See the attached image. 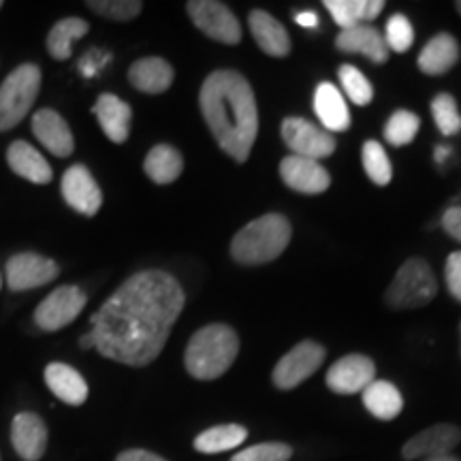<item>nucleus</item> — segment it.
<instances>
[{
  "mask_svg": "<svg viewBox=\"0 0 461 461\" xmlns=\"http://www.w3.org/2000/svg\"><path fill=\"white\" fill-rule=\"evenodd\" d=\"M184 303L186 295L180 282L163 269L131 276L92 314L95 350L131 367L149 366L163 353Z\"/></svg>",
  "mask_w": 461,
  "mask_h": 461,
  "instance_id": "1",
  "label": "nucleus"
},
{
  "mask_svg": "<svg viewBox=\"0 0 461 461\" xmlns=\"http://www.w3.org/2000/svg\"><path fill=\"white\" fill-rule=\"evenodd\" d=\"M205 124L224 154L235 163H246L258 132L257 99L250 84L238 71H214L199 92Z\"/></svg>",
  "mask_w": 461,
  "mask_h": 461,
  "instance_id": "2",
  "label": "nucleus"
},
{
  "mask_svg": "<svg viewBox=\"0 0 461 461\" xmlns=\"http://www.w3.org/2000/svg\"><path fill=\"white\" fill-rule=\"evenodd\" d=\"M240 353V338L235 330L222 322H212L190 338L184 363L193 378L214 380L233 366Z\"/></svg>",
  "mask_w": 461,
  "mask_h": 461,
  "instance_id": "3",
  "label": "nucleus"
},
{
  "mask_svg": "<svg viewBox=\"0 0 461 461\" xmlns=\"http://www.w3.org/2000/svg\"><path fill=\"white\" fill-rule=\"evenodd\" d=\"M293 229L282 214H265L235 233L230 257L240 265H265L278 258L291 241Z\"/></svg>",
  "mask_w": 461,
  "mask_h": 461,
  "instance_id": "4",
  "label": "nucleus"
},
{
  "mask_svg": "<svg viewBox=\"0 0 461 461\" xmlns=\"http://www.w3.org/2000/svg\"><path fill=\"white\" fill-rule=\"evenodd\" d=\"M41 90V68L20 65L0 84V132L15 129L31 112Z\"/></svg>",
  "mask_w": 461,
  "mask_h": 461,
  "instance_id": "5",
  "label": "nucleus"
},
{
  "mask_svg": "<svg viewBox=\"0 0 461 461\" xmlns=\"http://www.w3.org/2000/svg\"><path fill=\"white\" fill-rule=\"evenodd\" d=\"M438 295V282L431 272L429 263L425 258H408L406 263L397 269L393 282H391L384 302L395 310H412L423 308L431 303Z\"/></svg>",
  "mask_w": 461,
  "mask_h": 461,
  "instance_id": "6",
  "label": "nucleus"
},
{
  "mask_svg": "<svg viewBox=\"0 0 461 461\" xmlns=\"http://www.w3.org/2000/svg\"><path fill=\"white\" fill-rule=\"evenodd\" d=\"M282 140L291 148L293 157H302L310 160L330 158L336 152V140L331 132H327L322 126L310 122L305 118H285L282 122Z\"/></svg>",
  "mask_w": 461,
  "mask_h": 461,
  "instance_id": "7",
  "label": "nucleus"
},
{
  "mask_svg": "<svg viewBox=\"0 0 461 461\" xmlns=\"http://www.w3.org/2000/svg\"><path fill=\"white\" fill-rule=\"evenodd\" d=\"M188 17L205 37L218 43L238 45L241 41L240 20L233 15L227 5L216 0H190L186 5Z\"/></svg>",
  "mask_w": 461,
  "mask_h": 461,
  "instance_id": "8",
  "label": "nucleus"
},
{
  "mask_svg": "<svg viewBox=\"0 0 461 461\" xmlns=\"http://www.w3.org/2000/svg\"><path fill=\"white\" fill-rule=\"evenodd\" d=\"M86 293L79 286H58L34 310V325L41 331H58L82 314L86 308Z\"/></svg>",
  "mask_w": 461,
  "mask_h": 461,
  "instance_id": "9",
  "label": "nucleus"
},
{
  "mask_svg": "<svg viewBox=\"0 0 461 461\" xmlns=\"http://www.w3.org/2000/svg\"><path fill=\"white\" fill-rule=\"evenodd\" d=\"M322 361H325V348L312 339H303L293 346L274 367V384L282 391L295 389L319 370Z\"/></svg>",
  "mask_w": 461,
  "mask_h": 461,
  "instance_id": "10",
  "label": "nucleus"
},
{
  "mask_svg": "<svg viewBox=\"0 0 461 461\" xmlns=\"http://www.w3.org/2000/svg\"><path fill=\"white\" fill-rule=\"evenodd\" d=\"M5 272H7V286L11 291L20 293L56 280L60 267L56 261L37 255V252H20V255L9 258Z\"/></svg>",
  "mask_w": 461,
  "mask_h": 461,
  "instance_id": "11",
  "label": "nucleus"
},
{
  "mask_svg": "<svg viewBox=\"0 0 461 461\" xmlns=\"http://www.w3.org/2000/svg\"><path fill=\"white\" fill-rule=\"evenodd\" d=\"M327 387L333 393L353 395L361 393L367 384L376 380V366L366 355H346L333 363L327 372Z\"/></svg>",
  "mask_w": 461,
  "mask_h": 461,
  "instance_id": "12",
  "label": "nucleus"
},
{
  "mask_svg": "<svg viewBox=\"0 0 461 461\" xmlns=\"http://www.w3.org/2000/svg\"><path fill=\"white\" fill-rule=\"evenodd\" d=\"M62 197L77 214L95 216L103 205V193L86 165L68 167L62 176Z\"/></svg>",
  "mask_w": 461,
  "mask_h": 461,
  "instance_id": "13",
  "label": "nucleus"
},
{
  "mask_svg": "<svg viewBox=\"0 0 461 461\" xmlns=\"http://www.w3.org/2000/svg\"><path fill=\"white\" fill-rule=\"evenodd\" d=\"M280 177L288 188L302 194H321L331 186V176L316 160L285 157L280 163Z\"/></svg>",
  "mask_w": 461,
  "mask_h": 461,
  "instance_id": "14",
  "label": "nucleus"
},
{
  "mask_svg": "<svg viewBox=\"0 0 461 461\" xmlns=\"http://www.w3.org/2000/svg\"><path fill=\"white\" fill-rule=\"evenodd\" d=\"M461 442V429L457 425L440 423L434 428L420 431L402 448L403 459H434L447 457Z\"/></svg>",
  "mask_w": 461,
  "mask_h": 461,
  "instance_id": "15",
  "label": "nucleus"
},
{
  "mask_svg": "<svg viewBox=\"0 0 461 461\" xmlns=\"http://www.w3.org/2000/svg\"><path fill=\"white\" fill-rule=\"evenodd\" d=\"M11 442L24 461H39L48 448V425L34 412L15 414L11 423Z\"/></svg>",
  "mask_w": 461,
  "mask_h": 461,
  "instance_id": "16",
  "label": "nucleus"
},
{
  "mask_svg": "<svg viewBox=\"0 0 461 461\" xmlns=\"http://www.w3.org/2000/svg\"><path fill=\"white\" fill-rule=\"evenodd\" d=\"M32 132L39 143L50 149L58 158H68L75 149L73 132L67 120L54 109H39L32 115Z\"/></svg>",
  "mask_w": 461,
  "mask_h": 461,
  "instance_id": "17",
  "label": "nucleus"
},
{
  "mask_svg": "<svg viewBox=\"0 0 461 461\" xmlns=\"http://www.w3.org/2000/svg\"><path fill=\"white\" fill-rule=\"evenodd\" d=\"M92 113L96 115L99 120L103 132L107 135L109 141L113 143H124L129 140V132H131V105L126 101L120 99L115 95H101L96 99L95 107H92Z\"/></svg>",
  "mask_w": 461,
  "mask_h": 461,
  "instance_id": "18",
  "label": "nucleus"
},
{
  "mask_svg": "<svg viewBox=\"0 0 461 461\" xmlns=\"http://www.w3.org/2000/svg\"><path fill=\"white\" fill-rule=\"evenodd\" d=\"M129 82L132 88L143 92V95H163L173 84V67L165 58H141L131 65Z\"/></svg>",
  "mask_w": 461,
  "mask_h": 461,
  "instance_id": "19",
  "label": "nucleus"
},
{
  "mask_svg": "<svg viewBox=\"0 0 461 461\" xmlns=\"http://www.w3.org/2000/svg\"><path fill=\"white\" fill-rule=\"evenodd\" d=\"M336 48L346 54H363L367 56L374 65H384L389 60V50L380 32L372 26H355L342 31L336 39Z\"/></svg>",
  "mask_w": 461,
  "mask_h": 461,
  "instance_id": "20",
  "label": "nucleus"
},
{
  "mask_svg": "<svg viewBox=\"0 0 461 461\" xmlns=\"http://www.w3.org/2000/svg\"><path fill=\"white\" fill-rule=\"evenodd\" d=\"M45 384L58 400L68 406H82L88 400V383L67 363H50L45 367Z\"/></svg>",
  "mask_w": 461,
  "mask_h": 461,
  "instance_id": "21",
  "label": "nucleus"
},
{
  "mask_svg": "<svg viewBox=\"0 0 461 461\" xmlns=\"http://www.w3.org/2000/svg\"><path fill=\"white\" fill-rule=\"evenodd\" d=\"M314 112L327 132H342L350 126V112L344 95L330 82L316 86Z\"/></svg>",
  "mask_w": 461,
  "mask_h": 461,
  "instance_id": "22",
  "label": "nucleus"
},
{
  "mask_svg": "<svg viewBox=\"0 0 461 461\" xmlns=\"http://www.w3.org/2000/svg\"><path fill=\"white\" fill-rule=\"evenodd\" d=\"M248 26H250L252 37H255L257 45L265 54L276 58L288 56V51H291V37H288L286 28L274 15L261 9L252 11L250 17H248Z\"/></svg>",
  "mask_w": 461,
  "mask_h": 461,
  "instance_id": "23",
  "label": "nucleus"
},
{
  "mask_svg": "<svg viewBox=\"0 0 461 461\" xmlns=\"http://www.w3.org/2000/svg\"><path fill=\"white\" fill-rule=\"evenodd\" d=\"M7 163L15 176L24 177L32 184H50L51 177H54V171H51L48 160L28 141L11 143L7 149Z\"/></svg>",
  "mask_w": 461,
  "mask_h": 461,
  "instance_id": "24",
  "label": "nucleus"
},
{
  "mask_svg": "<svg viewBox=\"0 0 461 461\" xmlns=\"http://www.w3.org/2000/svg\"><path fill=\"white\" fill-rule=\"evenodd\" d=\"M459 60V43L453 34L440 32L434 39H429L425 43V48L419 54V68L425 75L438 77V75H445L457 65Z\"/></svg>",
  "mask_w": 461,
  "mask_h": 461,
  "instance_id": "25",
  "label": "nucleus"
},
{
  "mask_svg": "<svg viewBox=\"0 0 461 461\" xmlns=\"http://www.w3.org/2000/svg\"><path fill=\"white\" fill-rule=\"evenodd\" d=\"M361 393L363 406L380 420H391L402 412V393L393 383H389V380H374V383L367 384Z\"/></svg>",
  "mask_w": 461,
  "mask_h": 461,
  "instance_id": "26",
  "label": "nucleus"
},
{
  "mask_svg": "<svg viewBox=\"0 0 461 461\" xmlns=\"http://www.w3.org/2000/svg\"><path fill=\"white\" fill-rule=\"evenodd\" d=\"M143 171L154 184H171L182 176L184 158L169 143H158L143 160Z\"/></svg>",
  "mask_w": 461,
  "mask_h": 461,
  "instance_id": "27",
  "label": "nucleus"
},
{
  "mask_svg": "<svg viewBox=\"0 0 461 461\" xmlns=\"http://www.w3.org/2000/svg\"><path fill=\"white\" fill-rule=\"evenodd\" d=\"M90 24L82 17H67V20L56 22L48 34V51L56 60H68L73 54V43L88 34Z\"/></svg>",
  "mask_w": 461,
  "mask_h": 461,
  "instance_id": "28",
  "label": "nucleus"
},
{
  "mask_svg": "<svg viewBox=\"0 0 461 461\" xmlns=\"http://www.w3.org/2000/svg\"><path fill=\"white\" fill-rule=\"evenodd\" d=\"M248 438V429L244 425L238 423H227V425H216V428H210L194 438V448L199 453L205 455H216L230 451V448H238L244 445Z\"/></svg>",
  "mask_w": 461,
  "mask_h": 461,
  "instance_id": "29",
  "label": "nucleus"
},
{
  "mask_svg": "<svg viewBox=\"0 0 461 461\" xmlns=\"http://www.w3.org/2000/svg\"><path fill=\"white\" fill-rule=\"evenodd\" d=\"M361 160L363 169H366L367 177L376 184V186H387L393 177V169H391V160L384 152V148L378 141H366L361 148Z\"/></svg>",
  "mask_w": 461,
  "mask_h": 461,
  "instance_id": "30",
  "label": "nucleus"
},
{
  "mask_svg": "<svg viewBox=\"0 0 461 461\" xmlns=\"http://www.w3.org/2000/svg\"><path fill=\"white\" fill-rule=\"evenodd\" d=\"M419 129L420 120L417 113L408 112V109H397V112L387 120V126H384V140L395 148L408 146V143H412L414 137L419 135Z\"/></svg>",
  "mask_w": 461,
  "mask_h": 461,
  "instance_id": "31",
  "label": "nucleus"
},
{
  "mask_svg": "<svg viewBox=\"0 0 461 461\" xmlns=\"http://www.w3.org/2000/svg\"><path fill=\"white\" fill-rule=\"evenodd\" d=\"M431 115H434L438 131L445 137H453L461 131V113L457 101L448 92H440V95L434 96V101H431Z\"/></svg>",
  "mask_w": 461,
  "mask_h": 461,
  "instance_id": "32",
  "label": "nucleus"
},
{
  "mask_svg": "<svg viewBox=\"0 0 461 461\" xmlns=\"http://www.w3.org/2000/svg\"><path fill=\"white\" fill-rule=\"evenodd\" d=\"M325 9L342 31L367 22V0H325Z\"/></svg>",
  "mask_w": 461,
  "mask_h": 461,
  "instance_id": "33",
  "label": "nucleus"
},
{
  "mask_svg": "<svg viewBox=\"0 0 461 461\" xmlns=\"http://www.w3.org/2000/svg\"><path fill=\"white\" fill-rule=\"evenodd\" d=\"M339 84H342L346 96H348L355 105L363 107L367 105V103H372L374 99L372 84L367 82L366 75H363L357 67L353 65L339 67Z\"/></svg>",
  "mask_w": 461,
  "mask_h": 461,
  "instance_id": "34",
  "label": "nucleus"
},
{
  "mask_svg": "<svg viewBox=\"0 0 461 461\" xmlns=\"http://www.w3.org/2000/svg\"><path fill=\"white\" fill-rule=\"evenodd\" d=\"M86 5L96 15L107 17V20L113 22L135 20L143 9V3H140V0H88Z\"/></svg>",
  "mask_w": 461,
  "mask_h": 461,
  "instance_id": "35",
  "label": "nucleus"
},
{
  "mask_svg": "<svg viewBox=\"0 0 461 461\" xmlns=\"http://www.w3.org/2000/svg\"><path fill=\"white\" fill-rule=\"evenodd\" d=\"M384 43H387V50H393L397 54H403V51L411 50V45L414 43V28L406 15L395 14L389 17Z\"/></svg>",
  "mask_w": 461,
  "mask_h": 461,
  "instance_id": "36",
  "label": "nucleus"
},
{
  "mask_svg": "<svg viewBox=\"0 0 461 461\" xmlns=\"http://www.w3.org/2000/svg\"><path fill=\"white\" fill-rule=\"evenodd\" d=\"M293 457V448L285 442H263L233 455L230 461H288Z\"/></svg>",
  "mask_w": 461,
  "mask_h": 461,
  "instance_id": "37",
  "label": "nucleus"
},
{
  "mask_svg": "<svg viewBox=\"0 0 461 461\" xmlns=\"http://www.w3.org/2000/svg\"><path fill=\"white\" fill-rule=\"evenodd\" d=\"M445 280L448 293L461 303V250L448 255L445 265Z\"/></svg>",
  "mask_w": 461,
  "mask_h": 461,
  "instance_id": "38",
  "label": "nucleus"
},
{
  "mask_svg": "<svg viewBox=\"0 0 461 461\" xmlns=\"http://www.w3.org/2000/svg\"><path fill=\"white\" fill-rule=\"evenodd\" d=\"M109 60V54H101L99 50H92L90 54H86L82 58V62H79V68H82V73L86 77H95L96 73H99V68L105 65Z\"/></svg>",
  "mask_w": 461,
  "mask_h": 461,
  "instance_id": "39",
  "label": "nucleus"
},
{
  "mask_svg": "<svg viewBox=\"0 0 461 461\" xmlns=\"http://www.w3.org/2000/svg\"><path fill=\"white\" fill-rule=\"evenodd\" d=\"M442 227H445V230L453 240L461 241V205L448 207L445 216H442Z\"/></svg>",
  "mask_w": 461,
  "mask_h": 461,
  "instance_id": "40",
  "label": "nucleus"
},
{
  "mask_svg": "<svg viewBox=\"0 0 461 461\" xmlns=\"http://www.w3.org/2000/svg\"><path fill=\"white\" fill-rule=\"evenodd\" d=\"M115 461H167V459H163L157 453L143 451V448H131V451L120 453Z\"/></svg>",
  "mask_w": 461,
  "mask_h": 461,
  "instance_id": "41",
  "label": "nucleus"
},
{
  "mask_svg": "<svg viewBox=\"0 0 461 461\" xmlns=\"http://www.w3.org/2000/svg\"><path fill=\"white\" fill-rule=\"evenodd\" d=\"M295 22L302 28H316V26H319V17H316L314 11H302V14L295 15Z\"/></svg>",
  "mask_w": 461,
  "mask_h": 461,
  "instance_id": "42",
  "label": "nucleus"
},
{
  "mask_svg": "<svg viewBox=\"0 0 461 461\" xmlns=\"http://www.w3.org/2000/svg\"><path fill=\"white\" fill-rule=\"evenodd\" d=\"M384 3L383 0H367V22H374L376 17L383 14Z\"/></svg>",
  "mask_w": 461,
  "mask_h": 461,
  "instance_id": "43",
  "label": "nucleus"
},
{
  "mask_svg": "<svg viewBox=\"0 0 461 461\" xmlns=\"http://www.w3.org/2000/svg\"><path fill=\"white\" fill-rule=\"evenodd\" d=\"M434 157H436V163H445V160L451 157V148H447V146H438L436 148V152H434Z\"/></svg>",
  "mask_w": 461,
  "mask_h": 461,
  "instance_id": "44",
  "label": "nucleus"
},
{
  "mask_svg": "<svg viewBox=\"0 0 461 461\" xmlns=\"http://www.w3.org/2000/svg\"><path fill=\"white\" fill-rule=\"evenodd\" d=\"M79 348H82V350L95 348V338H92V333H84V336L79 338Z\"/></svg>",
  "mask_w": 461,
  "mask_h": 461,
  "instance_id": "45",
  "label": "nucleus"
},
{
  "mask_svg": "<svg viewBox=\"0 0 461 461\" xmlns=\"http://www.w3.org/2000/svg\"><path fill=\"white\" fill-rule=\"evenodd\" d=\"M423 461H459V459L453 457V455H447V457H434V459H423Z\"/></svg>",
  "mask_w": 461,
  "mask_h": 461,
  "instance_id": "46",
  "label": "nucleus"
},
{
  "mask_svg": "<svg viewBox=\"0 0 461 461\" xmlns=\"http://www.w3.org/2000/svg\"><path fill=\"white\" fill-rule=\"evenodd\" d=\"M455 9H457V14L461 15V0H457V3H455Z\"/></svg>",
  "mask_w": 461,
  "mask_h": 461,
  "instance_id": "47",
  "label": "nucleus"
},
{
  "mask_svg": "<svg viewBox=\"0 0 461 461\" xmlns=\"http://www.w3.org/2000/svg\"><path fill=\"white\" fill-rule=\"evenodd\" d=\"M0 9H3V0H0Z\"/></svg>",
  "mask_w": 461,
  "mask_h": 461,
  "instance_id": "48",
  "label": "nucleus"
},
{
  "mask_svg": "<svg viewBox=\"0 0 461 461\" xmlns=\"http://www.w3.org/2000/svg\"><path fill=\"white\" fill-rule=\"evenodd\" d=\"M459 338H461V325H459Z\"/></svg>",
  "mask_w": 461,
  "mask_h": 461,
  "instance_id": "49",
  "label": "nucleus"
}]
</instances>
